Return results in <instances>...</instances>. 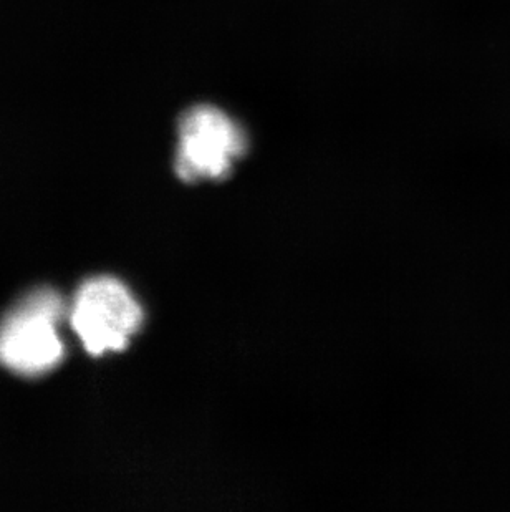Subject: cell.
Returning a JSON list of instances; mask_svg holds the SVG:
<instances>
[{
    "label": "cell",
    "instance_id": "cell-1",
    "mask_svg": "<svg viewBox=\"0 0 510 512\" xmlns=\"http://www.w3.org/2000/svg\"><path fill=\"white\" fill-rule=\"evenodd\" d=\"M65 307L52 289L27 295L0 324V363L22 377H39L57 367L65 355L57 325Z\"/></svg>",
    "mask_w": 510,
    "mask_h": 512
},
{
    "label": "cell",
    "instance_id": "cell-2",
    "mask_svg": "<svg viewBox=\"0 0 510 512\" xmlns=\"http://www.w3.org/2000/svg\"><path fill=\"white\" fill-rule=\"evenodd\" d=\"M247 145L244 128L221 108H189L179 120L176 173L186 183L227 178Z\"/></svg>",
    "mask_w": 510,
    "mask_h": 512
},
{
    "label": "cell",
    "instance_id": "cell-3",
    "mask_svg": "<svg viewBox=\"0 0 510 512\" xmlns=\"http://www.w3.org/2000/svg\"><path fill=\"white\" fill-rule=\"evenodd\" d=\"M70 320L87 352L100 357L128 347L143 324V309L120 281L97 277L78 290Z\"/></svg>",
    "mask_w": 510,
    "mask_h": 512
}]
</instances>
